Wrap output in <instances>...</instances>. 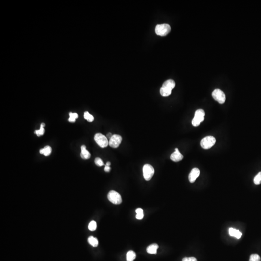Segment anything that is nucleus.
I'll return each mask as SVG.
<instances>
[{
  "label": "nucleus",
  "instance_id": "obj_1",
  "mask_svg": "<svg viewBox=\"0 0 261 261\" xmlns=\"http://www.w3.org/2000/svg\"><path fill=\"white\" fill-rule=\"evenodd\" d=\"M171 29V27L169 24H158L155 27V33L159 36H166L170 33Z\"/></svg>",
  "mask_w": 261,
  "mask_h": 261
},
{
  "label": "nucleus",
  "instance_id": "obj_2",
  "mask_svg": "<svg viewBox=\"0 0 261 261\" xmlns=\"http://www.w3.org/2000/svg\"><path fill=\"white\" fill-rule=\"evenodd\" d=\"M205 113L204 110L202 109H198L196 111L194 114V117L192 120V124L194 127H197L200 125L201 123L204 120Z\"/></svg>",
  "mask_w": 261,
  "mask_h": 261
},
{
  "label": "nucleus",
  "instance_id": "obj_3",
  "mask_svg": "<svg viewBox=\"0 0 261 261\" xmlns=\"http://www.w3.org/2000/svg\"><path fill=\"white\" fill-rule=\"evenodd\" d=\"M216 143V139L212 136H207L202 139L200 144L204 149H211Z\"/></svg>",
  "mask_w": 261,
  "mask_h": 261
},
{
  "label": "nucleus",
  "instance_id": "obj_4",
  "mask_svg": "<svg viewBox=\"0 0 261 261\" xmlns=\"http://www.w3.org/2000/svg\"><path fill=\"white\" fill-rule=\"evenodd\" d=\"M94 140L100 147L102 148H106L109 145L108 138L101 133H97L95 134Z\"/></svg>",
  "mask_w": 261,
  "mask_h": 261
},
{
  "label": "nucleus",
  "instance_id": "obj_5",
  "mask_svg": "<svg viewBox=\"0 0 261 261\" xmlns=\"http://www.w3.org/2000/svg\"><path fill=\"white\" fill-rule=\"evenodd\" d=\"M109 201L115 204H119L122 202V198L119 193L115 191H109L108 195Z\"/></svg>",
  "mask_w": 261,
  "mask_h": 261
},
{
  "label": "nucleus",
  "instance_id": "obj_6",
  "mask_svg": "<svg viewBox=\"0 0 261 261\" xmlns=\"http://www.w3.org/2000/svg\"><path fill=\"white\" fill-rule=\"evenodd\" d=\"M144 178L147 181H149L151 179L154 174V169L152 166L149 164H146L143 168Z\"/></svg>",
  "mask_w": 261,
  "mask_h": 261
},
{
  "label": "nucleus",
  "instance_id": "obj_7",
  "mask_svg": "<svg viewBox=\"0 0 261 261\" xmlns=\"http://www.w3.org/2000/svg\"><path fill=\"white\" fill-rule=\"evenodd\" d=\"M212 96L214 100L218 102L219 103L222 104L224 103L226 100L225 94L221 90L219 89H215L212 93Z\"/></svg>",
  "mask_w": 261,
  "mask_h": 261
},
{
  "label": "nucleus",
  "instance_id": "obj_8",
  "mask_svg": "<svg viewBox=\"0 0 261 261\" xmlns=\"http://www.w3.org/2000/svg\"><path fill=\"white\" fill-rule=\"evenodd\" d=\"M123 138L119 134H115L109 139V145L112 148H117L122 141Z\"/></svg>",
  "mask_w": 261,
  "mask_h": 261
},
{
  "label": "nucleus",
  "instance_id": "obj_9",
  "mask_svg": "<svg viewBox=\"0 0 261 261\" xmlns=\"http://www.w3.org/2000/svg\"><path fill=\"white\" fill-rule=\"evenodd\" d=\"M200 173V170L198 168H193L189 175V182L191 183H194L195 182L196 179H197V178L199 176Z\"/></svg>",
  "mask_w": 261,
  "mask_h": 261
},
{
  "label": "nucleus",
  "instance_id": "obj_10",
  "mask_svg": "<svg viewBox=\"0 0 261 261\" xmlns=\"http://www.w3.org/2000/svg\"><path fill=\"white\" fill-rule=\"evenodd\" d=\"M183 158V156L179 152L178 148L175 149V151L170 156V159L172 161L175 162H178L181 161Z\"/></svg>",
  "mask_w": 261,
  "mask_h": 261
},
{
  "label": "nucleus",
  "instance_id": "obj_11",
  "mask_svg": "<svg viewBox=\"0 0 261 261\" xmlns=\"http://www.w3.org/2000/svg\"><path fill=\"white\" fill-rule=\"evenodd\" d=\"M175 86L176 83L172 79H168L164 83L162 87L172 91V90L175 88Z\"/></svg>",
  "mask_w": 261,
  "mask_h": 261
},
{
  "label": "nucleus",
  "instance_id": "obj_12",
  "mask_svg": "<svg viewBox=\"0 0 261 261\" xmlns=\"http://www.w3.org/2000/svg\"><path fill=\"white\" fill-rule=\"evenodd\" d=\"M81 151L80 156L82 159L87 160L90 158V157L91 156V155L90 154V152L86 149V147L85 145H82L81 147Z\"/></svg>",
  "mask_w": 261,
  "mask_h": 261
},
{
  "label": "nucleus",
  "instance_id": "obj_13",
  "mask_svg": "<svg viewBox=\"0 0 261 261\" xmlns=\"http://www.w3.org/2000/svg\"><path fill=\"white\" fill-rule=\"evenodd\" d=\"M229 234L230 236H234L237 239H240L241 237L242 233L239 230H236L233 228H230L229 229Z\"/></svg>",
  "mask_w": 261,
  "mask_h": 261
},
{
  "label": "nucleus",
  "instance_id": "obj_14",
  "mask_svg": "<svg viewBox=\"0 0 261 261\" xmlns=\"http://www.w3.org/2000/svg\"><path fill=\"white\" fill-rule=\"evenodd\" d=\"M158 245L157 244H153L148 247L147 249V251L148 254H154L157 253V250L158 249Z\"/></svg>",
  "mask_w": 261,
  "mask_h": 261
},
{
  "label": "nucleus",
  "instance_id": "obj_15",
  "mask_svg": "<svg viewBox=\"0 0 261 261\" xmlns=\"http://www.w3.org/2000/svg\"><path fill=\"white\" fill-rule=\"evenodd\" d=\"M52 151V149L49 146H46L43 149L40 150V153L45 155V156H48L50 154Z\"/></svg>",
  "mask_w": 261,
  "mask_h": 261
},
{
  "label": "nucleus",
  "instance_id": "obj_16",
  "mask_svg": "<svg viewBox=\"0 0 261 261\" xmlns=\"http://www.w3.org/2000/svg\"><path fill=\"white\" fill-rule=\"evenodd\" d=\"M88 242L90 245L94 247H96L98 245V241L95 237H93V236H91L89 237L88 239Z\"/></svg>",
  "mask_w": 261,
  "mask_h": 261
},
{
  "label": "nucleus",
  "instance_id": "obj_17",
  "mask_svg": "<svg viewBox=\"0 0 261 261\" xmlns=\"http://www.w3.org/2000/svg\"><path fill=\"white\" fill-rule=\"evenodd\" d=\"M136 257V253L132 251H129L126 255L127 261H133Z\"/></svg>",
  "mask_w": 261,
  "mask_h": 261
},
{
  "label": "nucleus",
  "instance_id": "obj_18",
  "mask_svg": "<svg viewBox=\"0 0 261 261\" xmlns=\"http://www.w3.org/2000/svg\"><path fill=\"white\" fill-rule=\"evenodd\" d=\"M160 94L164 97H167L170 95L171 94L172 91L170 90H167L166 89L162 87L160 89Z\"/></svg>",
  "mask_w": 261,
  "mask_h": 261
},
{
  "label": "nucleus",
  "instance_id": "obj_19",
  "mask_svg": "<svg viewBox=\"0 0 261 261\" xmlns=\"http://www.w3.org/2000/svg\"><path fill=\"white\" fill-rule=\"evenodd\" d=\"M136 218L137 219H141L143 218V210L142 209L138 208V209H136Z\"/></svg>",
  "mask_w": 261,
  "mask_h": 261
},
{
  "label": "nucleus",
  "instance_id": "obj_20",
  "mask_svg": "<svg viewBox=\"0 0 261 261\" xmlns=\"http://www.w3.org/2000/svg\"><path fill=\"white\" fill-rule=\"evenodd\" d=\"M84 117L85 119H86L87 121H88L89 122H93L94 121V117L93 115L90 114L88 111H86L84 114Z\"/></svg>",
  "mask_w": 261,
  "mask_h": 261
},
{
  "label": "nucleus",
  "instance_id": "obj_21",
  "mask_svg": "<svg viewBox=\"0 0 261 261\" xmlns=\"http://www.w3.org/2000/svg\"><path fill=\"white\" fill-rule=\"evenodd\" d=\"M69 118L68 121L71 123H74L76 121V119L78 117V114L76 113H72L70 112L69 113Z\"/></svg>",
  "mask_w": 261,
  "mask_h": 261
},
{
  "label": "nucleus",
  "instance_id": "obj_22",
  "mask_svg": "<svg viewBox=\"0 0 261 261\" xmlns=\"http://www.w3.org/2000/svg\"><path fill=\"white\" fill-rule=\"evenodd\" d=\"M254 181L256 185H259L261 184V172L258 173V174L254 177Z\"/></svg>",
  "mask_w": 261,
  "mask_h": 261
},
{
  "label": "nucleus",
  "instance_id": "obj_23",
  "mask_svg": "<svg viewBox=\"0 0 261 261\" xmlns=\"http://www.w3.org/2000/svg\"><path fill=\"white\" fill-rule=\"evenodd\" d=\"M97 228V224L95 221H93L90 222L89 224L88 228L91 231H94Z\"/></svg>",
  "mask_w": 261,
  "mask_h": 261
},
{
  "label": "nucleus",
  "instance_id": "obj_24",
  "mask_svg": "<svg viewBox=\"0 0 261 261\" xmlns=\"http://www.w3.org/2000/svg\"><path fill=\"white\" fill-rule=\"evenodd\" d=\"M261 257L257 254H254L251 255L249 261H261Z\"/></svg>",
  "mask_w": 261,
  "mask_h": 261
},
{
  "label": "nucleus",
  "instance_id": "obj_25",
  "mask_svg": "<svg viewBox=\"0 0 261 261\" xmlns=\"http://www.w3.org/2000/svg\"><path fill=\"white\" fill-rule=\"evenodd\" d=\"M34 133L38 136H43L44 134L45 133V129L44 128L40 127V128L39 130H35L34 132Z\"/></svg>",
  "mask_w": 261,
  "mask_h": 261
},
{
  "label": "nucleus",
  "instance_id": "obj_26",
  "mask_svg": "<svg viewBox=\"0 0 261 261\" xmlns=\"http://www.w3.org/2000/svg\"><path fill=\"white\" fill-rule=\"evenodd\" d=\"M94 162H95V164L97 166H102L104 165V162H103L102 160L100 158H99V157L96 158L95 161H94Z\"/></svg>",
  "mask_w": 261,
  "mask_h": 261
},
{
  "label": "nucleus",
  "instance_id": "obj_27",
  "mask_svg": "<svg viewBox=\"0 0 261 261\" xmlns=\"http://www.w3.org/2000/svg\"><path fill=\"white\" fill-rule=\"evenodd\" d=\"M182 261H197V259L195 257H185L182 259Z\"/></svg>",
  "mask_w": 261,
  "mask_h": 261
},
{
  "label": "nucleus",
  "instance_id": "obj_28",
  "mask_svg": "<svg viewBox=\"0 0 261 261\" xmlns=\"http://www.w3.org/2000/svg\"><path fill=\"white\" fill-rule=\"evenodd\" d=\"M111 168L109 166H106V165L105 166L104 168V171L106 172H109Z\"/></svg>",
  "mask_w": 261,
  "mask_h": 261
},
{
  "label": "nucleus",
  "instance_id": "obj_29",
  "mask_svg": "<svg viewBox=\"0 0 261 261\" xmlns=\"http://www.w3.org/2000/svg\"><path fill=\"white\" fill-rule=\"evenodd\" d=\"M112 136H113V135H112L111 133H108V134H107V137H108V138H109V139H110L111 137H112Z\"/></svg>",
  "mask_w": 261,
  "mask_h": 261
},
{
  "label": "nucleus",
  "instance_id": "obj_30",
  "mask_svg": "<svg viewBox=\"0 0 261 261\" xmlns=\"http://www.w3.org/2000/svg\"><path fill=\"white\" fill-rule=\"evenodd\" d=\"M45 123H42L41 124L40 127H42V128H44L45 127Z\"/></svg>",
  "mask_w": 261,
  "mask_h": 261
},
{
  "label": "nucleus",
  "instance_id": "obj_31",
  "mask_svg": "<svg viewBox=\"0 0 261 261\" xmlns=\"http://www.w3.org/2000/svg\"><path fill=\"white\" fill-rule=\"evenodd\" d=\"M110 165H111L110 162H107V163H106V166H110Z\"/></svg>",
  "mask_w": 261,
  "mask_h": 261
}]
</instances>
